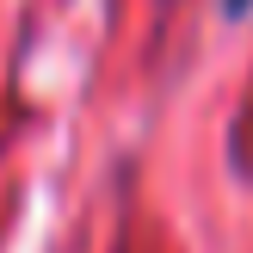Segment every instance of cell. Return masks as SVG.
Returning <instances> with one entry per match:
<instances>
[{
    "mask_svg": "<svg viewBox=\"0 0 253 253\" xmlns=\"http://www.w3.org/2000/svg\"><path fill=\"white\" fill-rule=\"evenodd\" d=\"M222 12H229V19H247V12H253V0H222Z\"/></svg>",
    "mask_w": 253,
    "mask_h": 253,
    "instance_id": "6da1fadb",
    "label": "cell"
}]
</instances>
